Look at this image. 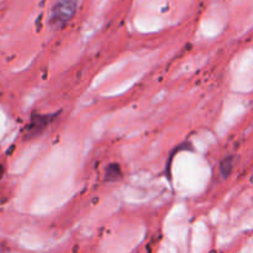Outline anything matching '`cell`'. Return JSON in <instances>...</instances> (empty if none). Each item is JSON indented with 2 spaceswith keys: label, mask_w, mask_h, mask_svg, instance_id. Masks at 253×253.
<instances>
[{
  "label": "cell",
  "mask_w": 253,
  "mask_h": 253,
  "mask_svg": "<svg viewBox=\"0 0 253 253\" xmlns=\"http://www.w3.org/2000/svg\"><path fill=\"white\" fill-rule=\"evenodd\" d=\"M77 9V0H57L52 10V22L62 25L68 21Z\"/></svg>",
  "instance_id": "6da1fadb"
},
{
  "label": "cell",
  "mask_w": 253,
  "mask_h": 253,
  "mask_svg": "<svg viewBox=\"0 0 253 253\" xmlns=\"http://www.w3.org/2000/svg\"><path fill=\"white\" fill-rule=\"evenodd\" d=\"M121 67H123V63H118V64H115V66H113V67H109V68L106 69L105 72H103V73H101L100 76L96 77L95 83H94V84H100L101 82H103L104 79L106 78V77L110 76V74H113V73H115L116 71H120Z\"/></svg>",
  "instance_id": "7a4b0ae2"
},
{
  "label": "cell",
  "mask_w": 253,
  "mask_h": 253,
  "mask_svg": "<svg viewBox=\"0 0 253 253\" xmlns=\"http://www.w3.org/2000/svg\"><path fill=\"white\" fill-rule=\"evenodd\" d=\"M2 174V166H0V175Z\"/></svg>",
  "instance_id": "3957f363"
}]
</instances>
